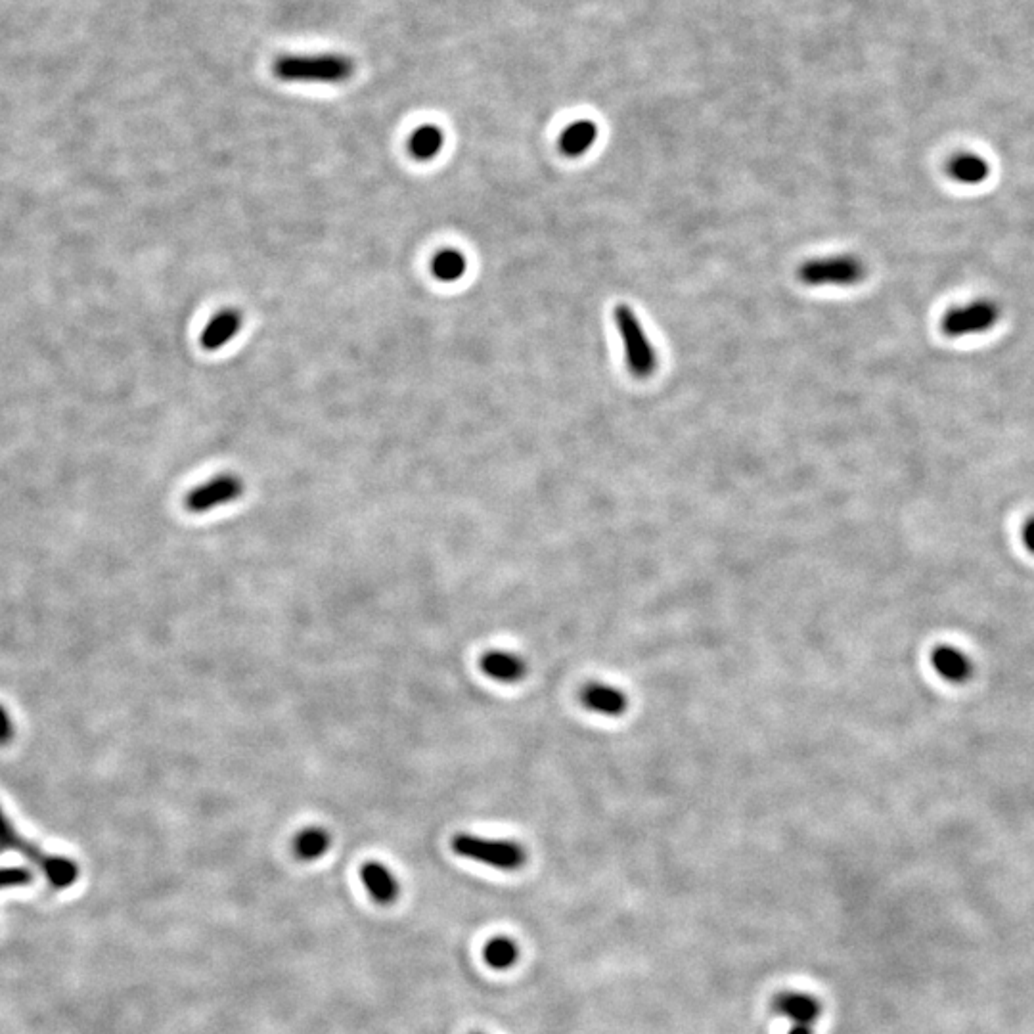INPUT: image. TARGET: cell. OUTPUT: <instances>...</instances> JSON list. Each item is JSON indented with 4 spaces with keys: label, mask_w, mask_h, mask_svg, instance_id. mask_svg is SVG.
I'll return each mask as SVG.
<instances>
[{
    "label": "cell",
    "mask_w": 1034,
    "mask_h": 1034,
    "mask_svg": "<svg viewBox=\"0 0 1034 1034\" xmlns=\"http://www.w3.org/2000/svg\"><path fill=\"white\" fill-rule=\"evenodd\" d=\"M787 1034H814L812 1025H793Z\"/></svg>",
    "instance_id": "23"
},
{
    "label": "cell",
    "mask_w": 1034,
    "mask_h": 1034,
    "mask_svg": "<svg viewBox=\"0 0 1034 1034\" xmlns=\"http://www.w3.org/2000/svg\"><path fill=\"white\" fill-rule=\"evenodd\" d=\"M931 665L935 673L946 682L962 684L973 675V663L966 653L954 646H939L931 653Z\"/></svg>",
    "instance_id": "13"
},
{
    "label": "cell",
    "mask_w": 1034,
    "mask_h": 1034,
    "mask_svg": "<svg viewBox=\"0 0 1034 1034\" xmlns=\"http://www.w3.org/2000/svg\"><path fill=\"white\" fill-rule=\"evenodd\" d=\"M360 879L374 902L387 906L399 899L401 885H399L397 877L393 876V872L382 862H378V860L364 862L360 868Z\"/></svg>",
    "instance_id": "10"
},
{
    "label": "cell",
    "mask_w": 1034,
    "mask_h": 1034,
    "mask_svg": "<svg viewBox=\"0 0 1034 1034\" xmlns=\"http://www.w3.org/2000/svg\"><path fill=\"white\" fill-rule=\"evenodd\" d=\"M799 280L807 286H855L866 276V265L855 255L810 259L799 267Z\"/></svg>",
    "instance_id": "5"
},
{
    "label": "cell",
    "mask_w": 1034,
    "mask_h": 1034,
    "mask_svg": "<svg viewBox=\"0 0 1034 1034\" xmlns=\"http://www.w3.org/2000/svg\"><path fill=\"white\" fill-rule=\"evenodd\" d=\"M1000 320V307L994 301L979 299L962 307L950 309L943 318V332L948 338H967L989 332Z\"/></svg>",
    "instance_id": "6"
},
{
    "label": "cell",
    "mask_w": 1034,
    "mask_h": 1034,
    "mask_svg": "<svg viewBox=\"0 0 1034 1034\" xmlns=\"http://www.w3.org/2000/svg\"><path fill=\"white\" fill-rule=\"evenodd\" d=\"M244 316L238 309H223L217 315L211 316V320L203 328L202 343L205 351H219L223 349L228 341L238 336L242 330Z\"/></svg>",
    "instance_id": "11"
},
{
    "label": "cell",
    "mask_w": 1034,
    "mask_h": 1034,
    "mask_svg": "<svg viewBox=\"0 0 1034 1034\" xmlns=\"http://www.w3.org/2000/svg\"><path fill=\"white\" fill-rule=\"evenodd\" d=\"M483 960L487 966L493 967L496 971L510 969V967L516 966V962L519 960V946L510 937H504V935L493 937L483 948Z\"/></svg>",
    "instance_id": "19"
},
{
    "label": "cell",
    "mask_w": 1034,
    "mask_h": 1034,
    "mask_svg": "<svg viewBox=\"0 0 1034 1034\" xmlns=\"http://www.w3.org/2000/svg\"><path fill=\"white\" fill-rule=\"evenodd\" d=\"M14 738V724L8 711L0 705V745H6Z\"/></svg>",
    "instance_id": "21"
},
{
    "label": "cell",
    "mask_w": 1034,
    "mask_h": 1034,
    "mask_svg": "<svg viewBox=\"0 0 1034 1034\" xmlns=\"http://www.w3.org/2000/svg\"><path fill=\"white\" fill-rule=\"evenodd\" d=\"M31 881V874L23 868H4L0 870V889L14 887V885H25Z\"/></svg>",
    "instance_id": "20"
},
{
    "label": "cell",
    "mask_w": 1034,
    "mask_h": 1034,
    "mask_svg": "<svg viewBox=\"0 0 1034 1034\" xmlns=\"http://www.w3.org/2000/svg\"><path fill=\"white\" fill-rule=\"evenodd\" d=\"M242 493H244V481L238 475L223 473V475H217V477L205 481L203 485H198L196 489H192L186 495L184 504H186V510H190L194 514H205L213 508H221L225 504L238 500Z\"/></svg>",
    "instance_id": "7"
},
{
    "label": "cell",
    "mask_w": 1034,
    "mask_h": 1034,
    "mask_svg": "<svg viewBox=\"0 0 1034 1034\" xmlns=\"http://www.w3.org/2000/svg\"><path fill=\"white\" fill-rule=\"evenodd\" d=\"M272 73L284 83L341 85L355 75V62L339 52L284 54L272 64Z\"/></svg>",
    "instance_id": "1"
},
{
    "label": "cell",
    "mask_w": 1034,
    "mask_h": 1034,
    "mask_svg": "<svg viewBox=\"0 0 1034 1034\" xmlns=\"http://www.w3.org/2000/svg\"><path fill=\"white\" fill-rule=\"evenodd\" d=\"M450 845L456 855L504 872L521 870L527 862L525 847L508 839H485L472 833H458Z\"/></svg>",
    "instance_id": "2"
},
{
    "label": "cell",
    "mask_w": 1034,
    "mask_h": 1034,
    "mask_svg": "<svg viewBox=\"0 0 1034 1034\" xmlns=\"http://www.w3.org/2000/svg\"><path fill=\"white\" fill-rule=\"evenodd\" d=\"M772 1010L793 1021V1025H814L822 1015V1002L805 992L784 990L772 1000Z\"/></svg>",
    "instance_id": "8"
},
{
    "label": "cell",
    "mask_w": 1034,
    "mask_h": 1034,
    "mask_svg": "<svg viewBox=\"0 0 1034 1034\" xmlns=\"http://www.w3.org/2000/svg\"><path fill=\"white\" fill-rule=\"evenodd\" d=\"M598 138V127L592 121H575L560 136V152L565 158H581Z\"/></svg>",
    "instance_id": "15"
},
{
    "label": "cell",
    "mask_w": 1034,
    "mask_h": 1034,
    "mask_svg": "<svg viewBox=\"0 0 1034 1034\" xmlns=\"http://www.w3.org/2000/svg\"><path fill=\"white\" fill-rule=\"evenodd\" d=\"M466 270L468 259L458 249H441L431 261V272L441 282H456L466 274Z\"/></svg>",
    "instance_id": "18"
},
{
    "label": "cell",
    "mask_w": 1034,
    "mask_h": 1034,
    "mask_svg": "<svg viewBox=\"0 0 1034 1034\" xmlns=\"http://www.w3.org/2000/svg\"><path fill=\"white\" fill-rule=\"evenodd\" d=\"M581 703L602 717H621L629 707V699L619 688L602 682L586 684L581 690Z\"/></svg>",
    "instance_id": "9"
},
{
    "label": "cell",
    "mask_w": 1034,
    "mask_h": 1034,
    "mask_svg": "<svg viewBox=\"0 0 1034 1034\" xmlns=\"http://www.w3.org/2000/svg\"><path fill=\"white\" fill-rule=\"evenodd\" d=\"M445 146V133L437 125H420L408 138V152L418 161H431L441 154Z\"/></svg>",
    "instance_id": "14"
},
{
    "label": "cell",
    "mask_w": 1034,
    "mask_h": 1034,
    "mask_svg": "<svg viewBox=\"0 0 1034 1034\" xmlns=\"http://www.w3.org/2000/svg\"><path fill=\"white\" fill-rule=\"evenodd\" d=\"M481 671L502 684H516L527 675V663L512 652L491 650L481 657Z\"/></svg>",
    "instance_id": "12"
},
{
    "label": "cell",
    "mask_w": 1034,
    "mask_h": 1034,
    "mask_svg": "<svg viewBox=\"0 0 1034 1034\" xmlns=\"http://www.w3.org/2000/svg\"><path fill=\"white\" fill-rule=\"evenodd\" d=\"M332 845V837L324 828H305L295 835L293 839V855L299 860L311 862L320 856L326 855Z\"/></svg>",
    "instance_id": "17"
},
{
    "label": "cell",
    "mask_w": 1034,
    "mask_h": 1034,
    "mask_svg": "<svg viewBox=\"0 0 1034 1034\" xmlns=\"http://www.w3.org/2000/svg\"><path fill=\"white\" fill-rule=\"evenodd\" d=\"M470 1034H483V1033H470Z\"/></svg>",
    "instance_id": "24"
},
{
    "label": "cell",
    "mask_w": 1034,
    "mask_h": 1034,
    "mask_svg": "<svg viewBox=\"0 0 1034 1034\" xmlns=\"http://www.w3.org/2000/svg\"><path fill=\"white\" fill-rule=\"evenodd\" d=\"M615 324L623 341L625 359L632 376L644 380L650 378L657 368V355L652 341L646 336L640 320L627 305H619L615 309Z\"/></svg>",
    "instance_id": "4"
},
{
    "label": "cell",
    "mask_w": 1034,
    "mask_h": 1034,
    "mask_svg": "<svg viewBox=\"0 0 1034 1034\" xmlns=\"http://www.w3.org/2000/svg\"><path fill=\"white\" fill-rule=\"evenodd\" d=\"M990 167L987 159L975 154H960L950 159L948 163V175L956 182H962L967 186L981 184L989 179Z\"/></svg>",
    "instance_id": "16"
},
{
    "label": "cell",
    "mask_w": 1034,
    "mask_h": 1034,
    "mask_svg": "<svg viewBox=\"0 0 1034 1034\" xmlns=\"http://www.w3.org/2000/svg\"><path fill=\"white\" fill-rule=\"evenodd\" d=\"M6 851H16L25 858H29L33 864H37L43 870L48 881L58 889L69 887L79 877V868L75 862L62 858V856L45 855L39 847L25 841L22 835L14 830L8 816L0 809V853H6Z\"/></svg>",
    "instance_id": "3"
},
{
    "label": "cell",
    "mask_w": 1034,
    "mask_h": 1034,
    "mask_svg": "<svg viewBox=\"0 0 1034 1034\" xmlns=\"http://www.w3.org/2000/svg\"><path fill=\"white\" fill-rule=\"evenodd\" d=\"M1021 539H1023L1025 548L1034 554V517H1031V519L1023 525V529H1021Z\"/></svg>",
    "instance_id": "22"
}]
</instances>
